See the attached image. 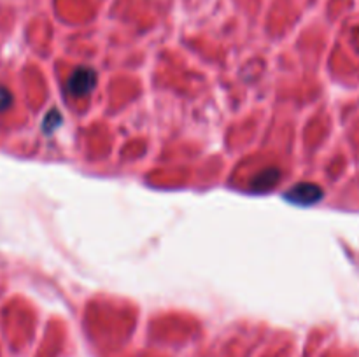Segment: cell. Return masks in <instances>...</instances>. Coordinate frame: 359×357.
<instances>
[{
	"instance_id": "7a4b0ae2",
	"label": "cell",
	"mask_w": 359,
	"mask_h": 357,
	"mask_svg": "<svg viewBox=\"0 0 359 357\" xmlns=\"http://www.w3.org/2000/svg\"><path fill=\"white\" fill-rule=\"evenodd\" d=\"M286 198L298 205H314L323 198V189L316 184H298L286 192Z\"/></svg>"
},
{
	"instance_id": "6da1fadb",
	"label": "cell",
	"mask_w": 359,
	"mask_h": 357,
	"mask_svg": "<svg viewBox=\"0 0 359 357\" xmlns=\"http://www.w3.org/2000/svg\"><path fill=\"white\" fill-rule=\"evenodd\" d=\"M97 84V74L90 66H79L70 74L67 80V90L70 97H86Z\"/></svg>"
},
{
	"instance_id": "277c9868",
	"label": "cell",
	"mask_w": 359,
	"mask_h": 357,
	"mask_svg": "<svg viewBox=\"0 0 359 357\" xmlns=\"http://www.w3.org/2000/svg\"><path fill=\"white\" fill-rule=\"evenodd\" d=\"M11 104H13V94L6 86H0V112L9 108Z\"/></svg>"
},
{
	"instance_id": "3957f363",
	"label": "cell",
	"mask_w": 359,
	"mask_h": 357,
	"mask_svg": "<svg viewBox=\"0 0 359 357\" xmlns=\"http://www.w3.org/2000/svg\"><path fill=\"white\" fill-rule=\"evenodd\" d=\"M279 177L280 172L277 170V168H265V170L259 172L258 175H255V178H252L251 182V189L252 191H266V189L273 188V186L277 184Z\"/></svg>"
}]
</instances>
